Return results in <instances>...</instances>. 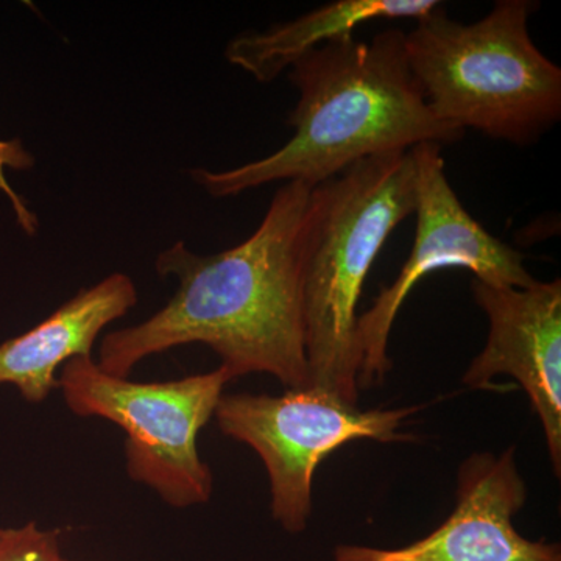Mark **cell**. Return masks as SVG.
I'll return each mask as SVG.
<instances>
[{
    "instance_id": "cell-1",
    "label": "cell",
    "mask_w": 561,
    "mask_h": 561,
    "mask_svg": "<svg viewBox=\"0 0 561 561\" xmlns=\"http://www.w3.org/2000/svg\"><path fill=\"white\" fill-rule=\"evenodd\" d=\"M312 186L284 183L249 239L198 254L183 241L158 254L154 271L179 289L142 323L102 339L98 364L119 378L154 354L202 343L231 379L267 373L286 389L311 386L302 320V243Z\"/></svg>"
},
{
    "instance_id": "cell-5",
    "label": "cell",
    "mask_w": 561,
    "mask_h": 561,
    "mask_svg": "<svg viewBox=\"0 0 561 561\" xmlns=\"http://www.w3.org/2000/svg\"><path fill=\"white\" fill-rule=\"evenodd\" d=\"M225 368L175 381L136 382L103 370L92 357L62 365L58 389L69 411L103 419L125 432V468L173 508L206 504L213 472L197 437L213 419L227 383Z\"/></svg>"
},
{
    "instance_id": "cell-7",
    "label": "cell",
    "mask_w": 561,
    "mask_h": 561,
    "mask_svg": "<svg viewBox=\"0 0 561 561\" xmlns=\"http://www.w3.org/2000/svg\"><path fill=\"white\" fill-rule=\"evenodd\" d=\"M438 144L411 150L415 165V241L397 279L382 287L367 312L357 317L359 389L381 383L390 371L389 341L398 312L424 276L443 268H465L481 283L497 287H527L534 276L524 254L494 238L465 209L449 184Z\"/></svg>"
},
{
    "instance_id": "cell-11",
    "label": "cell",
    "mask_w": 561,
    "mask_h": 561,
    "mask_svg": "<svg viewBox=\"0 0 561 561\" xmlns=\"http://www.w3.org/2000/svg\"><path fill=\"white\" fill-rule=\"evenodd\" d=\"M438 0H335L280 22L264 32H245L232 38L225 58L260 83H271L309 51L331 41L350 38L364 22L415 20L437 9Z\"/></svg>"
},
{
    "instance_id": "cell-8",
    "label": "cell",
    "mask_w": 561,
    "mask_h": 561,
    "mask_svg": "<svg viewBox=\"0 0 561 561\" xmlns=\"http://www.w3.org/2000/svg\"><path fill=\"white\" fill-rule=\"evenodd\" d=\"M527 501L515 446L500 454L478 453L457 471L456 507L427 537L383 549L341 545L335 561H561L559 545L524 538L513 526Z\"/></svg>"
},
{
    "instance_id": "cell-14",
    "label": "cell",
    "mask_w": 561,
    "mask_h": 561,
    "mask_svg": "<svg viewBox=\"0 0 561 561\" xmlns=\"http://www.w3.org/2000/svg\"><path fill=\"white\" fill-rule=\"evenodd\" d=\"M61 561H76V560H69V559H65V557H62Z\"/></svg>"
},
{
    "instance_id": "cell-4",
    "label": "cell",
    "mask_w": 561,
    "mask_h": 561,
    "mask_svg": "<svg viewBox=\"0 0 561 561\" xmlns=\"http://www.w3.org/2000/svg\"><path fill=\"white\" fill-rule=\"evenodd\" d=\"M538 3L497 0L461 24L440 3L405 33L409 65L432 113L515 146L537 142L561 117V69L535 46Z\"/></svg>"
},
{
    "instance_id": "cell-3",
    "label": "cell",
    "mask_w": 561,
    "mask_h": 561,
    "mask_svg": "<svg viewBox=\"0 0 561 561\" xmlns=\"http://www.w3.org/2000/svg\"><path fill=\"white\" fill-rule=\"evenodd\" d=\"M415 210L411 150L351 165L313 187L302 243V320L311 386L359 401L357 306L383 243Z\"/></svg>"
},
{
    "instance_id": "cell-2",
    "label": "cell",
    "mask_w": 561,
    "mask_h": 561,
    "mask_svg": "<svg viewBox=\"0 0 561 561\" xmlns=\"http://www.w3.org/2000/svg\"><path fill=\"white\" fill-rule=\"evenodd\" d=\"M289 80L300 94L287 117L294 136L241 168L191 169L210 197H236L273 181L316 187L367 158L426 142L449 146L465 135L432 113L400 28L370 43L350 36L323 44L291 66Z\"/></svg>"
},
{
    "instance_id": "cell-13",
    "label": "cell",
    "mask_w": 561,
    "mask_h": 561,
    "mask_svg": "<svg viewBox=\"0 0 561 561\" xmlns=\"http://www.w3.org/2000/svg\"><path fill=\"white\" fill-rule=\"evenodd\" d=\"M33 158L20 142H9V140H0V191L7 195L11 205H13L14 213H16L18 221L25 232L33 234L38 230V219L35 214L32 213L18 194L11 190L9 181H7L5 169H18V171H24V169L32 168Z\"/></svg>"
},
{
    "instance_id": "cell-12",
    "label": "cell",
    "mask_w": 561,
    "mask_h": 561,
    "mask_svg": "<svg viewBox=\"0 0 561 561\" xmlns=\"http://www.w3.org/2000/svg\"><path fill=\"white\" fill-rule=\"evenodd\" d=\"M60 531L35 522L0 529V561H61Z\"/></svg>"
},
{
    "instance_id": "cell-10",
    "label": "cell",
    "mask_w": 561,
    "mask_h": 561,
    "mask_svg": "<svg viewBox=\"0 0 561 561\" xmlns=\"http://www.w3.org/2000/svg\"><path fill=\"white\" fill-rule=\"evenodd\" d=\"M136 302L138 290L125 273L79 291L31 331L0 343V386L16 387L25 401L39 404L58 389L62 365L92 357L102 331Z\"/></svg>"
},
{
    "instance_id": "cell-6",
    "label": "cell",
    "mask_w": 561,
    "mask_h": 561,
    "mask_svg": "<svg viewBox=\"0 0 561 561\" xmlns=\"http://www.w3.org/2000/svg\"><path fill=\"white\" fill-rule=\"evenodd\" d=\"M420 408L371 409L319 387L283 394H221L214 419L221 434L261 457L271 482L272 516L287 534H301L312 513L313 474L335 449L357 440H408L402 423Z\"/></svg>"
},
{
    "instance_id": "cell-9",
    "label": "cell",
    "mask_w": 561,
    "mask_h": 561,
    "mask_svg": "<svg viewBox=\"0 0 561 561\" xmlns=\"http://www.w3.org/2000/svg\"><path fill=\"white\" fill-rule=\"evenodd\" d=\"M471 289L489 319V339L465 373L463 383L491 390L496 376L518 381L540 419L553 472L560 476L561 280L497 287L474 279Z\"/></svg>"
}]
</instances>
